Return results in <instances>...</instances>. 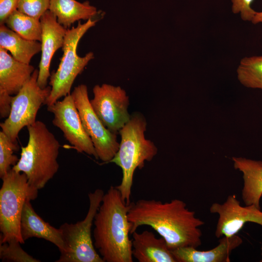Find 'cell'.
<instances>
[{
  "mask_svg": "<svg viewBox=\"0 0 262 262\" xmlns=\"http://www.w3.org/2000/svg\"><path fill=\"white\" fill-rule=\"evenodd\" d=\"M94 98L90 100L94 112L104 126L117 134L128 122L131 115L128 112L129 98L120 86L103 83L96 85Z\"/></svg>",
  "mask_w": 262,
  "mask_h": 262,
  "instance_id": "cell-10",
  "label": "cell"
},
{
  "mask_svg": "<svg viewBox=\"0 0 262 262\" xmlns=\"http://www.w3.org/2000/svg\"><path fill=\"white\" fill-rule=\"evenodd\" d=\"M147 125L146 119L142 114L133 113L130 120L119 132L121 136L119 148L109 162L115 164L122 170L121 183L115 187L128 205L131 202L135 171L137 168H143L145 162L151 161L158 152L155 144L145 137Z\"/></svg>",
  "mask_w": 262,
  "mask_h": 262,
  "instance_id": "cell-4",
  "label": "cell"
},
{
  "mask_svg": "<svg viewBox=\"0 0 262 262\" xmlns=\"http://www.w3.org/2000/svg\"><path fill=\"white\" fill-rule=\"evenodd\" d=\"M19 0H0V25L4 24L7 17L17 10Z\"/></svg>",
  "mask_w": 262,
  "mask_h": 262,
  "instance_id": "cell-27",
  "label": "cell"
},
{
  "mask_svg": "<svg viewBox=\"0 0 262 262\" xmlns=\"http://www.w3.org/2000/svg\"><path fill=\"white\" fill-rule=\"evenodd\" d=\"M4 24L26 39L41 42L42 27L40 19L16 10L7 17Z\"/></svg>",
  "mask_w": 262,
  "mask_h": 262,
  "instance_id": "cell-21",
  "label": "cell"
},
{
  "mask_svg": "<svg viewBox=\"0 0 262 262\" xmlns=\"http://www.w3.org/2000/svg\"><path fill=\"white\" fill-rule=\"evenodd\" d=\"M28 199L25 203L20 218V231L25 242L35 237L44 239L55 245L61 251L64 247L60 229L46 222L35 212Z\"/></svg>",
  "mask_w": 262,
  "mask_h": 262,
  "instance_id": "cell-16",
  "label": "cell"
},
{
  "mask_svg": "<svg viewBox=\"0 0 262 262\" xmlns=\"http://www.w3.org/2000/svg\"><path fill=\"white\" fill-rule=\"evenodd\" d=\"M261 249H262V247H261ZM260 262H262V260H261V261Z\"/></svg>",
  "mask_w": 262,
  "mask_h": 262,
  "instance_id": "cell-30",
  "label": "cell"
},
{
  "mask_svg": "<svg viewBox=\"0 0 262 262\" xmlns=\"http://www.w3.org/2000/svg\"><path fill=\"white\" fill-rule=\"evenodd\" d=\"M237 74L244 86L262 89V56L244 57L237 67Z\"/></svg>",
  "mask_w": 262,
  "mask_h": 262,
  "instance_id": "cell-22",
  "label": "cell"
},
{
  "mask_svg": "<svg viewBox=\"0 0 262 262\" xmlns=\"http://www.w3.org/2000/svg\"><path fill=\"white\" fill-rule=\"evenodd\" d=\"M97 21L89 19L84 23L79 21L76 27L67 29L62 48L63 54L57 69L50 75L49 84L51 90L45 105H52L63 97L70 94L76 78L94 58L92 52L80 57L77 49L81 38L90 28L95 26Z\"/></svg>",
  "mask_w": 262,
  "mask_h": 262,
  "instance_id": "cell-6",
  "label": "cell"
},
{
  "mask_svg": "<svg viewBox=\"0 0 262 262\" xmlns=\"http://www.w3.org/2000/svg\"><path fill=\"white\" fill-rule=\"evenodd\" d=\"M0 189V244L11 241L24 243L20 231L23 208L37 198L38 190L31 186L26 175L11 168L2 178Z\"/></svg>",
  "mask_w": 262,
  "mask_h": 262,
  "instance_id": "cell-5",
  "label": "cell"
},
{
  "mask_svg": "<svg viewBox=\"0 0 262 262\" xmlns=\"http://www.w3.org/2000/svg\"><path fill=\"white\" fill-rule=\"evenodd\" d=\"M17 241L0 244V259L2 262H40L25 252Z\"/></svg>",
  "mask_w": 262,
  "mask_h": 262,
  "instance_id": "cell-24",
  "label": "cell"
},
{
  "mask_svg": "<svg viewBox=\"0 0 262 262\" xmlns=\"http://www.w3.org/2000/svg\"><path fill=\"white\" fill-rule=\"evenodd\" d=\"M17 144L13 143L2 131H0V178L1 179L19 160L14 154L18 150Z\"/></svg>",
  "mask_w": 262,
  "mask_h": 262,
  "instance_id": "cell-23",
  "label": "cell"
},
{
  "mask_svg": "<svg viewBox=\"0 0 262 262\" xmlns=\"http://www.w3.org/2000/svg\"><path fill=\"white\" fill-rule=\"evenodd\" d=\"M104 195L100 189L89 193V207L84 219L60 226L64 247L56 262H104L96 250L91 237L95 216Z\"/></svg>",
  "mask_w": 262,
  "mask_h": 262,
  "instance_id": "cell-7",
  "label": "cell"
},
{
  "mask_svg": "<svg viewBox=\"0 0 262 262\" xmlns=\"http://www.w3.org/2000/svg\"><path fill=\"white\" fill-rule=\"evenodd\" d=\"M234 167L243 173L242 199L246 205L260 208L262 196V161L242 157H232Z\"/></svg>",
  "mask_w": 262,
  "mask_h": 262,
  "instance_id": "cell-18",
  "label": "cell"
},
{
  "mask_svg": "<svg viewBox=\"0 0 262 262\" xmlns=\"http://www.w3.org/2000/svg\"><path fill=\"white\" fill-rule=\"evenodd\" d=\"M128 216L131 234L140 226H148L165 240L171 250L185 246L197 248L201 245L199 228L204 222L181 200L163 202L139 199L130 203Z\"/></svg>",
  "mask_w": 262,
  "mask_h": 262,
  "instance_id": "cell-1",
  "label": "cell"
},
{
  "mask_svg": "<svg viewBox=\"0 0 262 262\" xmlns=\"http://www.w3.org/2000/svg\"><path fill=\"white\" fill-rule=\"evenodd\" d=\"M71 95L83 128L92 141L98 159L109 163L119 148L117 134L106 128L94 112L86 85L82 84L75 87Z\"/></svg>",
  "mask_w": 262,
  "mask_h": 262,
  "instance_id": "cell-9",
  "label": "cell"
},
{
  "mask_svg": "<svg viewBox=\"0 0 262 262\" xmlns=\"http://www.w3.org/2000/svg\"><path fill=\"white\" fill-rule=\"evenodd\" d=\"M27 129L28 143L21 147L20 157L12 168L24 173L29 184L39 190L45 187L58 170L57 158L60 145L42 121H36Z\"/></svg>",
  "mask_w": 262,
  "mask_h": 262,
  "instance_id": "cell-3",
  "label": "cell"
},
{
  "mask_svg": "<svg viewBox=\"0 0 262 262\" xmlns=\"http://www.w3.org/2000/svg\"><path fill=\"white\" fill-rule=\"evenodd\" d=\"M49 10L53 14L57 21L69 29L76 21L96 19L99 14L96 7L88 1L80 2L76 0H50Z\"/></svg>",
  "mask_w": 262,
  "mask_h": 262,
  "instance_id": "cell-19",
  "label": "cell"
},
{
  "mask_svg": "<svg viewBox=\"0 0 262 262\" xmlns=\"http://www.w3.org/2000/svg\"><path fill=\"white\" fill-rule=\"evenodd\" d=\"M0 25V47L10 51L16 60L30 64L33 56L41 51V42L22 37L4 24Z\"/></svg>",
  "mask_w": 262,
  "mask_h": 262,
  "instance_id": "cell-20",
  "label": "cell"
},
{
  "mask_svg": "<svg viewBox=\"0 0 262 262\" xmlns=\"http://www.w3.org/2000/svg\"><path fill=\"white\" fill-rule=\"evenodd\" d=\"M47 106L48 111L54 115L52 124L61 130L65 139L77 151L98 159L92 141L83 128L71 94Z\"/></svg>",
  "mask_w": 262,
  "mask_h": 262,
  "instance_id": "cell-11",
  "label": "cell"
},
{
  "mask_svg": "<svg viewBox=\"0 0 262 262\" xmlns=\"http://www.w3.org/2000/svg\"><path fill=\"white\" fill-rule=\"evenodd\" d=\"M210 211L217 213L219 218L215 235L217 238L236 235L247 222L262 226V211L255 204L242 206L235 195L228 196L222 204L213 203Z\"/></svg>",
  "mask_w": 262,
  "mask_h": 262,
  "instance_id": "cell-12",
  "label": "cell"
},
{
  "mask_svg": "<svg viewBox=\"0 0 262 262\" xmlns=\"http://www.w3.org/2000/svg\"><path fill=\"white\" fill-rule=\"evenodd\" d=\"M129 208L120 191L111 186L94 220V245L104 262H133Z\"/></svg>",
  "mask_w": 262,
  "mask_h": 262,
  "instance_id": "cell-2",
  "label": "cell"
},
{
  "mask_svg": "<svg viewBox=\"0 0 262 262\" xmlns=\"http://www.w3.org/2000/svg\"><path fill=\"white\" fill-rule=\"evenodd\" d=\"M251 22L254 24L262 23V11L256 12Z\"/></svg>",
  "mask_w": 262,
  "mask_h": 262,
  "instance_id": "cell-29",
  "label": "cell"
},
{
  "mask_svg": "<svg viewBox=\"0 0 262 262\" xmlns=\"http://www.w3.org/2000/svg\"><path fill=\"white\" fill-rule=\"evenodd\" d=\"M13 96L5 90L0 88V116L7 118L11 112Z\"/></svg>",
  "mask_w": 262,
  "mask_h": 262,
  "instance_id": "cell-28",
  "label": "cell"
},
{
  "mask_svg": "<svg viewBox=\"0 0 262 262\" xmlns=\"http://www.w3.org/2000/svg\"><path fill=\"white\" fill-rule=\"evenodd\" d=\"M50 0H19L17 10L29 16L40 19L49 10Z\"/></svg>",
  "mask_w": 262,
  "mask_h": 262,
  "instance_id": "cell-25",
  "label": "cell"
},
{
  "mask_svg": "<svg viewBox=\"0 0 262 262\" xmlns=\"http://www.w3.org/2000/svg\"><path fill=\"white\" fill-rule=\"evenodd\" d=\"M218 245L208 250L200 251L196 248L185 246L171 250L177 262H229L233 250L243 243L242 238L235 235L223 236Z\"/></svg>",
  "mask_w": 262,
  "mask_h": 262,
  "instance_id": "cell-15",
  "label": "cell"
},
{
  "mask_svg": "<svg viewBox=\"0 0 262 262\" xmlns=\"http://www.w3.org/2000/svg\"><path fill=\"white\" fill-rule=\"evenodd\" d=\"M42 27L41 56L39 65L37 83L42 88L47 86L50 76V65L53 56L62 48L67 29L58 23L56 17L49 10L40 17Z\"/></svg>",
  "mask_w": 262,
  "mask_h": 262,
  "instance_id": "cell-13",
  "label": "cell"
},
{
  "mask_svg": "<svg viewBox=\"0 0 262 262\" xmlns=\"http://www.w3.org/2000/svg\"><path fill=\"white\" fill-rule=\"evenodd\" d=\"M35 69L19 62L0 47V88L11 95H16L31 78Z\"/></svg>",
  "mask_w": 262,
  "mask_h": 262,
  "instance_id": "cell-17",
  "label": "cell"
},
{
  "mask_svg": "<svg viewBox=\"0 0 262 262\" xmlns=\"http://www.w3.org/2000/svg\"><path fill=\"white\" fill-rule=\"evenodd\" d=\"M39 69H35L31 78L13 97L9 116L0 124L1 131L14 143L19 131L36 121L39 109L45 104L51 87L41 88L37 83Z\"/></svg>",
  "mask_w": 262,
  "mask_h": 262,
  "instance_id": "cell-8",
  "label": "cell"
},
{
  "mask_svg": "<svg viewBox=\"0 0 262 262\" xmlns=\"http://www.w3.org/2000/svg\"><path fill=\"white\" fill-rule=\"evenodd\" d=\"M131 239L132 254L139 262H177L165 240L148 230L135 231Z\"/></svg>",
  "mask_w": 262,
  "mask_h": 262,
  "instance_id": "cell-14",
  "label": "cell"
},
{
  "mask_svg": "<svg viewBox=\"0 0 262 262\" xmlns=\"http://www.w3.org/2000/svg\"><path fill=\"white\" fill-rule=\"evenodd\" d=\"M253 1L231 0L232 12L235 14H239L243 20L251 22L257 12L251 7Z\"/></svg>",
  "mask_w": 262,
  "mask_h": 262,
  "instance_id": "cell-26",
  "label": "cell"
}]
</instances>
